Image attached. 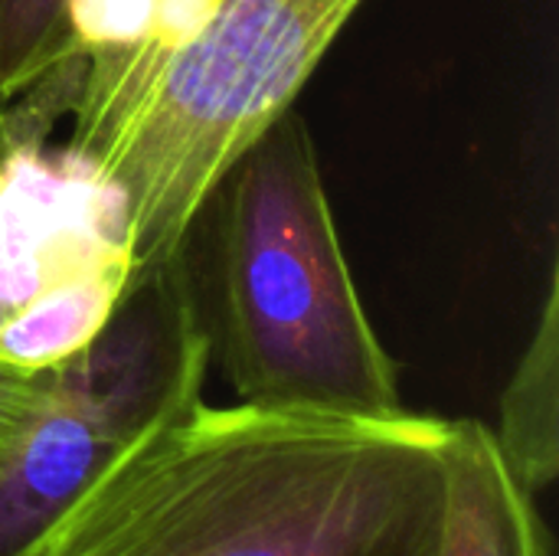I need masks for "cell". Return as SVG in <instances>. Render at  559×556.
<instances>
[{
	"label": "cell",
	"mask_w": 559,
	"mask_h": 556,
	"mask_svg": "<svg viewBox=\"0 0 559 556\" xmlns=\"http://www.w3.org/2000/svg\"><path fill=\"white\" fill-rule=\"evenodd\" d=\"M183 269L210 364L236 403L347 416L406 410L295 108L219 177L187 236Z\"/></svg>",
	"instance_id": "cell-3"
},
{
	"label": "cell",
	"mask_w": 559,
	"mask_h": 556,
	"mask_svg": "<svg viewBox=\"0 0 559 556\" xmlns=\"http://www.w3.org/2000/svg\"><path fill=\"white\" fill-rule=\"evenodd\" d=\"M138 439L121 397L75 360L49 367L43 406L0 469V556H20Z\"/></svg>",
	"instance_id": "cell-5"
},
{
	"label": "cell",
	"mask_w": 559,
	"mask_h": 556,
	"mask_svg": "<svg viewBox=\"0 0 559 556\" xmlns=\"http://www.w3.org/2000/svg\"><path fill=\"white\" fill-rule=\"evenodd\" d=\"M364 0H66L36 88L3 108L124 210L131 288L174 272L233 161L288 108ZM128 288V292H131Z\"/></svg>",
	"instance_id": "cell-1"
},
{
	"label": "cell",
	"mask_w": 559,
	"mask_h": 556,
	"mask_svg": "<svg viewBox=\"0 0 559 556\" xmlns=\"http://www.w3.org/2000/svg\"><path fill=\"white\" fill-rule=\"evenodd\" d=\"M13 144H16V141H13V134H10V125H7V118H3V111H0V161L10 154Z\"/></svg>",
	"instance_id": "cell-10"
},
{
	"label": "cell",
	"mask_w": 559,
	"mask_h": 556,
	"mask_svg": "<svg viewBox=\"0 0 559 556\" xmlns=\"http://www.w3.org/2000/svg\"><path fill=\"white\" fill-rule=\"evenodd\" d=\"M495 442L514 482L534 498L559 472V279L550 262L537 328L501 393Z\"/></svg>",
	"instance_id": "cell-7"
},
{
	"label": "cell",
	"mask_w": 559,
	"mask_h": 556,
	"mask_svg": "<svg viewBox=\"0 0 559 556\" xmlns=\"http://www.w3.org/2000/svg\"><path fill=\"white\" fill-rule=\"evenodd\" d=\"M452 419L213 406L111 459L20 556H436Z\"/></svg>",
	"instance_id": "cell-2"
},
{
	"label": "cell",
	"mask_w": 559,
	"mask_h": 556,
	"mask_svg": "<svg viewBox=\"0 0 559 556\" xmlns=\"http://www.w3.org/2000/svg\"><path fill=\"white\" fill-rule=\"evenodd\" d=\"M131 288L118 197L49 144L0 161V357L46 370L85 347Z\"/></svg>",
	"instance_id": "cell-4"
},
{
	"label": "cell",
	"mask_w": 559,
	"mask_h": 556,
	"mask_svg": "<svg viewBox=\"0 0 559 556\" xmlns=\"http://www.w3.org/2000/svg\"><path fill=\"white\" fill-rule=\"evenodd\" d=\"M436 556H547L534 498L508 472L495 433L475 419H452Z\"/></svg>",
	"instance_id": "cell-6"
},
{
	"label": "cell",
	"mask_w": 559,
	"mask_h": 556,
	"mask_svg": "<svg viewBox=\"0 0 559 556\" xmlns=\"http://www.w3.org/2000/svg\"><path fill=\"white\" fill-rule=\"evenodd\" d=\"M49 387V367L29 370L0 357V469L13 456Z\"/></svg>",
	"instance_id": "cell-9"
},
{
	"label": "cell",
	"mask_w": 559,
	"mask_h": 556,
	"mask_svg": "<svg viewBox=\"0 0 559 556\" xmlns=\"http://www.w3.org/2000/svg\"><path fill=\"white\" fill-rule=\"evenodd\" d=\"M66 0H0V111L49 72Z\"/></svg>",
	"instance_id": "cell-8"
}]
</instances>
